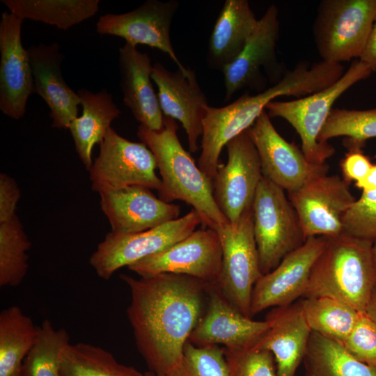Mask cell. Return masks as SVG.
Segmentation results:
<instances>
[{"label":"cell","instance_id":"f35d334b","mask_svg":"<svg viewBox=\"0 0 376 376\" xmlns=\"http://www.w3.org/2000/svg\"><path fill=\"white\" fill-rule=\"evenodd\" d=\"M21 196L16 180L4 173H0V224L16 215L17 202Z\"/></svg>","mask_w":376,"mask_h":376},{"label":"cell","instance_id":"f6af8a7d","mask_svg":"<svg viewBox=\"0 0 376 376\" xmlns=\"http://www.w3.org/2000/svg\"><path fill=\"white\" fill-rule=\"evenodd\" d=\"M147 376H158L157 375H156L155 373H152V372H149V373H146Z\"/></svg>","mask_w":376,"mask_h":376},{"label":"cell","instance_id":"7a4b0ae2","mask_svg":"<svg viewBox=\"0 0 376 376\" xmlns=\"http://www.w3.org/2000/svg\"><path fill=\"white\" fill-rule=\"evenodd\" d=\"M178 130L175 120L166 116L159 132L141 125L138 127L137 136L153 153L162 177L158 197L166 203L178 200L191 205L201 215L204 227L229 223L215 201L213 180L182 147Z\"/></svg>","mask_w":376,"mask_h":376},{"label":"cell","instance_id":"9c48e42d","mask_svg":"<svg viewBox=\"0 0 376 376\" xmlns=\"http://www.w3.org/2000/svg\"><path fill=\"white\" fill-rule=\"evenodd\" d=\"M222 249L221 269L217 284L228 301L245 316L251 317L253 286L263 275L253 234L252 209L235 223L214 225Z\"/></svg>","mask_w":376,"mask_h":376},{"label":"cell","instance_id":"7c38bea8","mask_svg":"<svg viewBox=\"0 0 376 376\" xmlns=\"http://www.w3.org/2000/svg\"><path fill=\"white\" fill-rule=\"evenodd\" d=\"M222 249L217 233L210 228L194 230L166 249L130 265L141 277L162 273L185 274L208 283L218 282Z\"/></svg>","mask_w":376,"mask_h":376},{"label":"cell","instance_id":"30bf717a","mask_svg":"<svg viewBox=\"0 0 376 376\" xmlns=\"http://www.w3.org/2000/svg\"><path fill=\"white\" fill-rule=\"evenodd\" d=\"M156 168L155 156L144 143L129 141L110 127L88 171L91 189L97 193L130 186L158 190L161 179Z\"/></svg>","mask_w":376,"mask_h":376},{"label":"cell","instance_id":"f1b7e54d","mask_svg":"<svg viewBox=\"0 0 376 376\" xmlns=\"http://www.w3.org/2000/svg\"><path fill=\"white\" fill-rule=\"evenodd\" d=\"M303 363L304 376H376V368L356 359L342 343L314 331Z\"/></svg>","mask_w":376,"mask_h":376},{"label":"cell","instance_id":"d4e9b609","mask_svg":"<svg viewBox=\"0 0 376 376\" xmlns=\"http://www.w3.org/2000/svg\"><path fill=\"white\" fill-rule=\"evenodd\" d=\"M258 22L247 0H226L209 40V65L222 70L234 61L246 46Z\"/></svg>","mask_w":376,"mask_h":376},{"label":"cell","instance_id":"8992f818","mask_svg":"<svg viewBox=\"0 0 376 376\" xmlns=\"http://www.w3.org/2000/svg\"><path fill=\"white\" fill-rule=\"evenodd\" d=\"M253 228L260 270L266 274L306 240L297 212L284 190L263 175L253 205Z\"/></svg>","mask_w":376,"mask_h":376},{"label":"cell","instance_id":"5b68a950","mask_svg":"<svg viewBox=\"0 0 376 376\" xmlns=\"http://www.w3.org/2000/svg\"><path fill=\"white\" fill-rule=\"evenodd\" d=\"M371 73L365 63L354 59L341 77L329 87L293 100L272 101L265 109L270 118H283L292 126L300 137L301 150L310 162L326 163L334 155L335 148L329 143H320L318 139L334 102Z\"/></svg>","mask_w":376,"mask_h":376},{"label":"cell","instance_id":"4316f807","mask_svg":"<svg viewBox=\"0 0 376 376\" xmlns=\"http://www.w3.org/2000/svg\"><path fill=\"white\" fill-rule=\"evenodd\" d=\"M39 326L11 306L0 313V376H22L23 363L36 341Z\"/></svg>","mask_w":376,"mask_h":376},{"label":"cell","instance_id":"74e56055","mask_svg":"<svg viewBox=\"0 0 376 376\" xmlns=\"http://www.w3.org/2000/svg\"><path fill=\"white\" fill-rule=\"evenodd\" d=\"M358 361L376 368V324L364 312H360L352 332L342 343Z\"/></svg>","mask_w":376,"mask_h":376},{"label":"cell","instance_id":"2e32d148","mask_svg":"<svg viewBox=\"0 0 376 376\" xmlns=\"http://www.w3.org/2000/svg\"><path fill=\"white\" fill-rule=\"evenodd\" d=\"M326 242L323 236L308 237L270 272L263 274L255 283L250 314L253 316L269 307L287 306L303 297L311 269Z\"/></svg>","mask_w":376,"mask_h":376},{"label":"cell","instance_id":"7bdbcfd3","mask_svg":"<svg viewBox=\"0 0 376 376\" xmlns=\"http://www.w3.org/2000/svg\"><path fill=\"white\" fill-rule=\"evenodd\" d=\"M365 312L376 324V285L373 290Z\"/></svg>","mask_w":376,"mask_h":376},{"label":"cell","instance_id":"603a6c76","mask_svg":"<svg viewBox=\"0 0 376 376\" xmlns=\"http://www.w3.org/2000/svg\"><path fill=\"white\" fill-rule=\"evenodd\" d=\"M265 320L270 327L254 347L273 354L279 376H295L312 332L303 313L301 299L274 307L266 315Z\"/></svg>","mask_w":376,"mask_h":376},{"label":"cell","instance_id":"8d00e7d4","mask_svg":"<svg viewBox=\"0 0 376 376\" xmlns=\"http://www.w3.org/2000/svg\"><path fill=\"white\" fill-rule=\"evenodd\" d=\"M342 221L344 233L372 242L376 240V190L362 192Z\"/></svg>","mask_w":376,"mask_h":376},{"label":"cell","instance_id":"5bb4252c","mask_svg":"<svg viewBox=\"0 0 376 376\" xmlns=\"http://www.w3.org/2000/svg\"><path fill=\"white\" fill-rule=\"evenodd\" d=\"M288 197L299 216L306 238L344 233L343 217L356 201L350 184L337 175L319 176Z\"/></svg>","mask_w":376,"mask_h":376},{"label":"cell","instance_id":"d6a6232c","mask_svg":"<svg viewBox=\"0 0 376 376\" xmlns=\"http://www.w3.org/2000/svg\"><path fill=\"white\" fill-rule=\"evenodd\" d=\"M338 136L345 137L348 150H361L366 140L376 138V107L366 110L333 108L318 140L326 143Z\"/></svg>","mask_w":376,"mask_h":376},{"label":"cell","instance_id":"ba28073f","mask_svg":"<svg viewBox=\"0 0 376 376\" xmlns=\"http://www.w3.org/2000/svg\"><path fill=\"white\" fill-rule=\"evenodd\" d=\"M202 224L201 215L192 209L181 217L145 231H111L91 254L89 263L99 277L109 280L120 268L166 249L186 238Z\"/></svg>","mask_w":376,"mask_h":376},{"label":"cell","instance_id":"83f0119b","mask_svg":"<svg viewBox=\"0 0 376 376\" xmlns=\"http://www.w3.org/2000/svg\"><path fill=\"white\" fill-rule=\"evenodd\" d=\"M9 12L67 30L99 11V0H1Z\"/></svg>","mask_w":376,"mask_h":376},{"label":"cell","instance_id":"8fae6325","mask_svg":"<svg viewBox=\"0 0 376 376\" xmlns=\"http://www.w3.org/2000/svg\"><path fill=\"white\" fill-rule=\"evenodd\" d=\"M246 132L257 149L263 175L288 193L328 173L327 163L310 162L301 149L280 135L265 110Z\"/></svg>","mask_w":376,"mask_h":376},{"label":"cell","instance_id":"ab89813d","mask_svg":"<svg viewBox=\"0 0 376 376\" xmlns=\"http://www.w3.org/2000/svg\"><path fill=\"white\" fill-rule=\"evenodd\" d=\"M372 166L370 159L361 150H349L340 162L343 179L348 184L353 180L359 181L367 175Z\"/></svg>","mask_w":376,"mask_h":376},{"label":"cell","instance_id":"f546056e","mask_svg":"<svg viewBox=\"0 0 376 376\" xmlns=\"http://www.w3.org/2000/svg\"><path fill=\"white\" fill-rule=\"evenodd\" d=\"M60 376H147L119 363L109 351L92 344H68L60 356Z\"/></svg>","mask_w":376,"mask_h":376},{"label":"cell","instance_id":"ee69618b","mask_svg":"<svg viewBox=\"0 0 376 376\" xmlns=\"http://www.w3.org/2000/svg\"><path fill=\"white\" fill-rule=\"evenodd\" d=\"M373 256L376 268V240H375L373 243Z\"/></svg>","mask_w":376,"mask_h":376},{"label":"cell","instance_id":"e0dca14e","mask_svg":"<svg viewBox=\"0 0 376 376\" xmlns=\"http://www.w3.org/2000/svg\"><path fill=\"white\" fill-rule=\"evenodd\" d=\"M178 8L175 0H148L125 13L101 15L96 31L100 35L123 38L134 46L141 44L157 48L167 54L179 69L185 71L187 68L178 58L170 38L171 22Z\"/></svg>","mask_w":376,"mask_h":376},{"label":"cell","instance_id":"277c9868","mask_svg":"<svg viewBox=\"0 0 376 376\" xmlns=\"http://www.w3.org/2000/svg\"><path fill=\"white\" fill-rule=\"evenodd\" d=\"M373 243L345 233L326 237L302 297H328L364 312L376 285Z\"/></svg>","mask_w":376,"mask_h":376},{"label":"cell","instance_id":"d590c367","mask_svg":"<svg viewBox=\"0 0 376 376\" xmlns=\"http://www.w3.org/2000/svg\"><path fill=\"white\" fill-rule=\"evenodd\" d=\"M224 350L229 376H279L274 357L268 350Z\"/></svg>","mask_w":376,"mask_h":376},{"label":"cell","instance_id":"4dcf8cb0","mask_svg":"<svg viewBox=\"0 0 376 376\" xmlns=\"http://www.w3.org/2000/svg\"><path fill=\"white\" fill-rule=\"evenodd\" d=\"M305 319L312 331L343 343L356 325L360 311L328 297L301 299Z\"/></svg>","mask_w":376,"mask_h":376},{"label":"cell","instance_id":"1f68e13d","mask_svg":"<svg viewBox=\"0 0 376 376\" xmlns=\"http://www.w3.org/2000/svg\"><path fill=\"white\" fill-rule=\"evenodd\" d=\"M31 242L16 214L0 224V286L19 285L29 268Z\"/></svg>","mask_w":376,"mask_h":376},{"label":"cell","instance_id":"ffe728a7","mask_svg":"<svg viewBox=\"0 0 376 376\" xmlns=\"http://www.w3.org/2000/svg\"><path fill=\"white\" fill-rule=\"evenodd\" d=\"M279 10L270 5L258 19L257 26L240 55L222 70L228 102L238 91L249 88L265 91L261 68L275 72L276 46L279 36Z\"/></svg>","mask_w":376,"mask_h":376},{"label":"cell","instance_id":"b9f144b4","mask_svg":"<svg viewBox=\"0 0 376 376\" xmlns=\"http://www.w3.org/2000/svg\"><path fill=\"white\" fill-rule=\"evenodd\" d=\"M355 186L362 189V192L376 190V164H373L367 175L359 181L355 182Z\"/></svg>","mask_w":376,"mask_h":376},{"label":"cell","instance_id":"60d3db41","mask_svg":"<svg viewBox=\"0 0 376 376\" xmlns=\"http://www.w3.org/2000/svg\"><path fill=\"white\" fill-rule=\"evenodd\" d=\"M359 59L370 68L372 72H376V18L366 47Z\"/></svg>","mask_w":376,"mask_h":376},{"label":"cell","instance_id":"52a82bcc","mask_svg":"<svg viewBox=\"0 0 376 376\" xmlns=\"http://www.w3.org/2000/svg\"><path fill=\"white\" fill-rule=\"evenodd\" d=\"M376 18V0H322L313 25L322 61L341 63L361 56Z\"/></svg>","mask_w":376,"mask_h":376},{"label":"cell","instance_id":"ac0fdd59","mask_svg":"<svg viewBox=\"0 0 376 376\" xmlns=\"http://www.w3.org/2000/svg\"><path fill=\"white\" fill-rule=\"evenodd\" d=\"M23 20L6 11L0 20V110L14 120L24 116L27 100L35 93L27 49L21 39Z\"/></svg>","mask_w":376,"mask_h":376},{"label":"cell","instance_id":"cb8c5ba5","mask_svg":"<svg viewBox=\"0 0 376 376\" xmlns=\"http://www.w3.org/2000/svg\"><path fill=\"white\" fill-rule=\"evenodd\" d=\"M118 67L124 104L140 125L161 131L164 115L151 82L153 66L150 56L125 42L119 48Z\"/></svg>","mask_w":376,"mask_h":376},{"label":"cell","instance_id":"7402d4cb","mask_svg":"<svg viewBox=\"0 0 376 376\" xmlns=\"http://www.w3.org/2000/svg\"><path fill=\"white\" fill-rule=\"evenodd\" d=\"M27 49L32 70L35 93L46 102L50 110L52 127L68 129L77 117L80 100L65 82L61 72L64 56L58 43H40Z\"/></svg>","mask_w":376,"mask_h":376},{"label":"cell","instance_id":"e575fe53","mask_svg":"<svg viewBox=\"0 0 376 376\" xmlns=\"http://www.w3.org/2000/svg\"><path fill=\"white\" fill-rule=\"evenodd\" d=\"M164 376H229L224 347L196 346L188 340L180 362Z\"/></svg>","mask_w":376,"mask_h":376},{"label":"cell","instance_id":"4fadbf2b","mask_svg":"<svg viewBox=\"0 0 376 376\" xmlns=\"http://www.w3.org/2000/svg\"><path fill=\"white\" fill-rule=\"evenodd\" d=\"M228 162L219 164L213 180L214 197L230 223L236 222L252 209L263 177L257 149L246 131L227 145Z\"/></svg>","mask_w":376,"mask_h":376},{"label":"cell","instance_id":"836d02e7","mask_svg":"<svg viewBox=\"0 0 376 376\" xmlns=\"http://www.w3.org/2000/svg\"><path fill=\"white\" fill-rule=\"evenodd\" d=\"M70 340L65 329H56L49 320H45L24 361L22 376H60V356Z\"/></svg>","mask_w":376,"mask_h":376},{"label":"cell","instance_id":"9a60e30c","mask_svg":"<svg viewBox=\"0 0 376 376\" xmlns=\"http://www.w3.org/2000/svg\"><path fill=\"white\" fill-rule=\"evenodd\" d=\"M189 341L196 346L224 345L228 350L254 347L270 327L242 314L220 290L217 283L207 289V305Z\"/></svg>","mask_w":376,"mask_h":376},{"label":"cell","instance_id":"3957f363","mask_svg":"<svg viewBox=\"0 0 376 376\" xmlns=\"http://www.w3.org/2000/svg\"><path fill=\"white\" fill-rule=\"evenodd\" d=\"M315 90L313 72L306 65L298 63L292 70L285 71L272 86L255 95L246 92L225 107L217 108L208 105L203 120L199 169L213 180L223 148L250 128L270 102L284 95L300 98Z\"/></svg>","mask_w":376,"mask_h":376},{"label":"cell","instance_id":"6da1fadb","mask_svg":"<svg viewBox=\"0 0 376 376\" xmlns=\"http://www.w3.org/2000/svg\"><path fill=\"white\" fill-rule=\"evenodd\" d=\"M120 278L128 285L127 315L137 348L151 372L164 376L181 361L185 343L204 313L210 284L185 274Z\"/></svg>","mask_w":376,"mask_h":376},{"label":"cell","instance_id":"44dd1931","mask_svg":"<svg viewBox=\"0 0 376 376\" xmlns=\"http://www.w3.org/2000/svg\"><path fill=\"white\" fill-rule=\"evenodd\" d=\"M152 79L156 84L157 96L164 116L177 120L184 127L190 152L198 148L203 133V120L208 106L207 98L194 70H168L160 63L153 65Z\"/></svg>","mask_w":376,"mask_h":376},{"label":"cell","instance_id":"484cf974","mask_svg":"<svg viewBox=\"0 0 376 376\" xmlns=\"http://www.w3.org/2000/svg\"><path fill=\"white\" fill-rule=\"evenodd\" d=\"M82 107V114L70 123L69 130L77 155L88 171L92 161V152L95 144L104 139L111 123L121 113L112 99V95L102 89L97 93L86 88L77 91Z\"/></svg>","mask_w":376,"mask_h":376},{"label":"cell","instance_id":"d6986e66","mask_svg":"<svg viewBox=\"0 0 376 376\" xmlns=\"http://www.w3.org/2000/svg\"><path fill=\"white\" fill-rule=\"evenodd\" d=\"M102 211L111 231L134 233L179 218L180 206L166 203L141 186L111 189L98 193Z\"/></svg>","mask_w":376,"mask_h":376}]
</instances>
